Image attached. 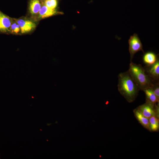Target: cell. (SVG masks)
Here are the masks:
<instances>
[{
  "label": "cell",
  "instance_id": "cell-1",
  "mask_svg": "<svg viewBox=\"0 0 159 159\" xmlns=\"http://www.w3.org/2000/svg\"><path fill=\"white\" fill-rule=\"evenodd\" d=\"M118 90L129 102L133 101L139 89L130 76L128 71L120 73L118 75Z\"/></svg>",
  "mask_w": 159,
  "mask_h": 159
},
{
  "label": "cell",
  "instance_id": "cell-5",
  "mask_svg": "<svg viewBox=\"0 0 159 159\" xmlns=\"http://www.w3.org/2000/svg\"><path fill=\"white\" fill-rule=\"evenodd\" d=\"M16 22L19 26L22 33L30 32L36 27L35 23L28 20L19 19L17 20Z\"/></svg>",
  "mask_w": 159,
  "mask_h": 159
},
{
  "label": "cell",
  "instance_id": "cell-6",
  "mask_svg": "<svg viewBox=\"0 0 159 159\" xmlns=\"http://www.w3.org/2000/svg\"><path fill=\"white\" fill-rule=\"evenodd\" d=\"M42 4V5L39 12V18L44 19L47 18L59 13L57 12L56 9L49 8L46 6L43 3Z\"/></svg>",
  "mask_w": 159,
  "mask_h": 159
},
{
  "label": "cell",
  "instance_id": "cell-14",
  "mask_svg": "<svg viewBox=\"0 0 159 159\" xmlns=\"http://www.w3.org/2000/svg\"><path fill=\"white\" fill-rule=\"evenodd\" d=\"M43 3L47 7L52 9H56L57 6V0H46Z\"/></svg>",
  "mask_w": 159,
  "mask_h": 159
},
{
  "label": "cell",
  "instance_id": "cell-12",
  "mask_svg": "<svg viewBox=\"0 0 159 159\" xmlns=\"http://www.w3.org/2000/svg\"><path fill=\"white\" fill-rule=\"evenodd\" d=\"M143 91L146 95V101L153 104L159 103V99L154 94L151 88H148Z\"/></svg>",
  "mask_w": 159,
  "mask_h": 159
},
{
  "label": "cell",
  "instance_id": "cell-4",
  "mask_svg": "<svg viewBox=\"0 0 159 159\" xmlns=\"http://www.w3.org/2000/svg\"><path fill=\"white\" fill-rule=\"evenodd\" d=\"M155 105L146 101L145 103L139 106L137 109L143 116L149 119L153 115L157 116Z\"/></svg>",
  "mask_w": 159,
  "mask_h": 159
},
{
  "label": "cell",
  "instance_id": "cell-11",
  "mask_svg": "<svg viewBox=\"0 0 159 159\" xmlns=\"http://www.w3.org/2000/svg\"><path fill=\"white\" fill-rule=\"evenodd\" d=\"M149 66L148 72L150 76L155 79H158L159 77V61L158 59L154 64Z\"/></svg>",
  "mask_w": 159,
  "mask_h": 159
},
{
  "label": "cell",
  "instance_id": "cell-10",
  "mask_svg": "<svg viewBox=\"0 0 159 159\" xmlns=\"http://www.w3.org/2000/svg\"><path fill=\"white\" fill-rule=\"evenodd\" d=\"M40 0H30L29 3V9L32 14H35L39 13L42 5Z\"/></svg>",
  "mask_w": 159,
  "mask_h": 159
},
{
  "label": "cell",
  "instance_id": "cell-16",
  "mask_svg": "<svg viewBox=\"0 0 159 159\" xmlns=\"http://www.w3.org/2000/svg\"><path fill=\"white\" fill-rule=\"evenodd\" d=\"M153 93L159 99V87L158 84H154L152 87L151 88Z\"/></svg>",
  "mask_w": 159,
  "mask_h": 159
},
{
  "label": "cell",
  "instance_id": "cell-8",
  "mask_svg": "<svg viewBox=\"0 0 159 159\" xmlns=\"http://www.w3.org/2000/svg\"><path fill=\"white\" fill-rule=\"evenodd\" d=\"M11 26L9 18L0 12V30L5 32L9 30Z\"/></svg>",
  "mask_w": 159,
  "mask_h": 159
},
{
  "label": "cell",
  "instance_id": "cell-17",
  "mask_svg": "<svg viewBox=\"0 0 159 159\" xmlns=\"http://www.w3.org/2000/svg\"><path fill=\"white\" fill-rule=\"evenodd\" d=\"M40 0L41 1L42 3H43L46 0Z\"/></svg>",
  "mask_w": 159,
  "mask_h": 159
},
{
  "label": "cell",
  "instance_id": "cell-2",
  "mask_svg": "<svg viewBox=\"0 0 159 159\" xmlns=\"http://www.w3.org/2000/svg\"><path fill=\"white\" fill-rule=\"evenodd\" d=\"M128 71L140 90H143L151 88L153 85L150 78L146 74L145 70L141 65L131 62Z\"/></svg>",
  "mask_w": 159,
  "mask_h": 159
},
{
  "label": "cell",
  "instance_id": "cell-9",
  "mask_svg": "<svg viewBox=\"0 0 159 159\" xmlns=\"http://www.w3.org/2000/svg\"><path fill=\"white\" fill-rule=\"evenodd\" d=\"M134 112L135 116L139 122L144 127L150 130L148 119L143 116L137 108L134 110Z\"/></svg>",
  "mask_w": 159,
  "mask_h": 159
},
{
  "label": "cell",
  "instance_id": "cell-3",
  "mask_svg": "<svg viewBox=\"0 0 159 159\" xmlns=\"http://www.w3.org/2000/svg\"><path fill=\"white\" fill-rule=\"evenodd\" d=\"M129 45V50L130 54L131 62L133 59L135 54L140 51L144 52L143 50L142 43L138 34L134 33L133 35L130 36L128 41Z\"/></svg>",
  "mask_w": 159,
  "mask_h": 159
},
{
  "label": "cell",
  "instance_id": "cell-15",
  "mask_svg": "<svg viewBox=\"0 0 159 159\" xmlns=\"http://www.w3.org/2000/svg\"><path fill=\"white\" fill-rule=\"evenodd\" d=\"M10 29L12 32L16 34L18 33L20 29L19 25L16 23L11 25Z\"/></svg>",
  "mask_w": 159,
  "mask_h": 159
},
{
  "label": "cell",
  "instance_id": "cell-13",
  "mask_svg": "<svg viewBox=\"0 0 159 159\" xmlns=\"http://www.w3.org/2000/svg\"><path fill=\"white\" fill-rule=\"evenodd\" d=\"M150 130L156 131L159 129V120L155 115L151 117L149 119Z\"/></svg>",
  "mask_w": 159,
  "mask_h": 159
},
{
  "label": "cell",
  "instance_id": "cell-7",
  "mask_svg": "<svg viewBox=\"0 0 159 159\" xmlns=\"http://www.w3.org/2000/svg\"><path fill=\"white\" fill-rule=\"evenodd\" d=\"M143 59V62L148 66L154 64L158 59V55L151 51H148L144 53Z\"/></svg>",
  "mask_w": 159,
  "mask_h": 159
}]
</instances>
